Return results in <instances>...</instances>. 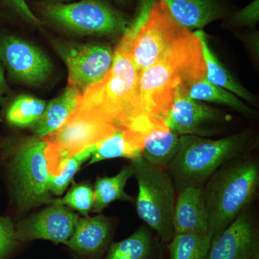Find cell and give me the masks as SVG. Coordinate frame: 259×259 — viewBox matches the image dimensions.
Segmentation results:
<instances>
[{
	"label": "cell",
	"instance_id": "1",
	"mask_svg": "<svg viewBox=\"0 0 259 259\" xmlns=\"http://www.w3.org/2000/svg\"><path fill=\"white\" fill-rule=\"evenodd\" d=\"M206 76L202 45L195 32L188 30L160 58L140 72L139 99L143 115L164 121L179 87L189 88Z\"/></svg>",
	"mask_w": 259,
	"mask_h": 259
},
{
	"label": "cell",
	"instance_id": "2",
	"mask_svg": "<svg viewBox=\"0 0 259 259\" xmlns=\"http://www.w3.org/2000/svg\"><path fill=\"white\" fill-rule=\"evenodd\" d=\"M139 74L127 51L118 45L111 69L101 81L81 95L78 107L100 114L117 128L146 134L163 122H154L143 115L138 89Z\"/></svg>",
	"mask_w": 259,
	"mask_h": 259
},
{
	"label": "cell",
	"instance_id": "3",
	"mask_svg": "<svg viewBox=\"0 0 259 259\" xmlns=\"http://www.w3.org/2000/svg\"><path fill=\"white\" fill-rule=\"evenodd\" d=\"M258 186V161L247 154L227 162L213 174L203 186L212 241L250 207Z\"/></svg>",
	"mask_w": 259,
	"mask_h": 259
},
{
	"label": "cell",
	"instance_id": "4",
	"mask_svg": "<svg viewBox=\"0 0 259 259\" xmlns=\"http://www.w3.org/2000/svg\"><path fill=\"white\" fill-rule=\"evenodd\" d=\"M250 132L218 140L197 136H180V148L166 170L177 192L187 187H203L227 162L247 154L255 147Z\"/></svg>",
	"mask_w": 259,
	"mask_h": 259
},
{
	"label": "cell",
	"instance_id": "5",
	"mask_svg": "<svg viewBox=\"0 0 259 259\" xmlns=\"http://www.w3.org/2000/svg\"><path fill=\"white\" fill-rule=\"evenodd\" d=\"M46 148L44 139L35 136L3 145L10 197L19 214L52 201Z\"/></svg>",
	"mask_w": 259,
	"mask_h": 259
},
{
	"label": "cell",
	"instance_id": "6",
	"mask_svg": "<svg viewBox=\"0 0 259 259\" xmlns=\"http://www.w3.org/2000/svg\"><path fill=\"white\" fill-rule=\"evenodd\" d=\"M37 11L42 24L77 36L122 37L133 20L110 0H78L69 3L40 2Z\"/></svg>",
	"mask_w": 259,
	"mask_h": 259
},
{
	"label": "cell",
	"instance_id": "7",
	"mask_svg": "<svg viewBox=\"0 0 259 259\" xmlns=\"http://www.w3.org/2000/svg\"><path fill=\"white\" fill-rule=\"evenodd\" d=\"M139 186L136 200L138 215L158 239L168 243L175 235L173 217L176 202V188L164 168L154 166L142 156L131 160Z\"/></svg>",
	"mask_w": 259,
	"mask_h": 259
},
{
	"label": "cell",
	"instance_id": "8",
	"mask_svg": "<svg viewBox=\"0 0 259 259\" xmlns=\"http://www.w3.org/2000/svg\"><path fill=\"white\" fill-rule=\"evenodd\" d=\"M116 129L104 116L77 107L57 131L44 139L49 174L56 176L68 158L106 139Z\"/></svg>",
	"mask_w": 259,
	"mask_h": 259
},
{
	"label": "cell",
	"instance_id": "9",
	"mask_svg": "<svg viewBox=\"0 0 259 259\" xmlns=\"http://www.w3.org/2000/svg\"><path fill=\"white\" fill-rule=\"evenodd\" d=\"M188 30L177 23L166 6L156 0L144 22L126 32L119 46L127 51L141 72L157 62Z\"/></svg>",
	"mask_w": 259,
	"mask_h": 259
},
{
	"label": "cell",
	"instance_id": "10",
	"mask_svg": "<svg viewBox=\"0 0 259 259\" xmlns=\"http://www.w3.org/2000/svg\"><path fill=\"white\" fill-rule=\"evenodd\" d=\"M52 47L67 67L69 85L81 94L101 81L113 64L114 51L107 44L53 39Z\"/></svg>",
	"mask_w": 259,
	"mask_h": 259
},
{
	"label": "cell",
	"instance_id": "11",
	"mask_svg": "<svg viewBox=\"0 0 259 259\" xmlns=\"http://www.w3.org/2000/svg\"><path fill=\"white\" fill-rule=\"evenodd\" d=\"M0 63L10 79L30 86L45 82L54 70L50 58L40 48L6 32L0 33Z\"/></svg>",
	"mask_w": 259,
	"mask_h": 259
},
{
	"label": "cell",
	"instance_id": "12",
	"mask_svg": "<svg viewBox=\"0 0 259 259\" xmlns=\"http://www.w3.org/2000/svg\"><path fill=\"white\" fill-rule=\"evenodd\" d=\"M225 121H227V116L224 112L191 98L188 88L185 86L177 88L165 118L168 128L180 136L206 138L215 134L218 127Z\"/></svg>",
	"mask_w": 259,
	"mask_h": 259
},
{
	"label": "cell",
	"instance_id": "13",
	"mask_svg": "<svg viewBox=\"0 0 259 259\" xmlns=\"http://www.w3.org/2000/svg\"><path fill=\"white\" fill-rule=\"evenodd\" d=\"M79 217L66 206L51 203L15 225V236L20 243L45 240L65 245L72 236Z\"/></svg>",
	"mask_w": 259,
	"mask_h": 259
},
{
	"label": "cell",
	"instance_id": "14",
	"mask_svg": "<svg viewBox=\"0 0 259 259\" xmlns=\"http://www.w3.org/2000/svg\"><path fill=\"white\" fill-rule=\"evenodd\" d=\"M258 253V228L248 207L212 241L207 259H253Z\"/></svg>",
	"mask_w": 259,
	"mask_h": 259
},
{
	"label": "cell",
	"instance_id": "15",
	"mask_svg": "<svg viewBox=\"0 0 259 259\" xmlns=\"http://www.w3.org/2000/svg\"><path fill=\"white\" fill-rule=\"evenodd\" d=\"M112 227L108 218L102 214L95 217H79L72 236L66 246L76 256L83 259H101L112 243Z\"/></svg>",
	"mask_w": 259,
	"mask_h": 259
},
{
	"label": "cell",
	"instance_id": "16",
	"mask_svg": "<svg viewBox=\"0 0 259 259\" xmlns=\"http://www.w3.org/2000/svg\"><path fill=\"white\" fill-rule=\"evenodd\" d=\"M177 23L192 30L226 18L236 10L230 0H158Z\"/></svg>",
	"mask_w": 259,
	"mask_h": 259
},
{
	"label": "cell",
	"instance_id": "17",
	"mask_svg": "<svg viewBox=\"0 0 259 259\" xmlns=\"http://www.w3.org/2000/svg\"><path fill=\"white\" fill-rule=\"evenodd\" d=\"M175 234L209 236V218L203 187H187L179 192L173 217Z\"/></svg>",
	"mask_w": 259,
	"mask_h": 259
},
{
	"label": "cell",
	"instance_id": "18",
	"mask_svg": "<svg viewBox=\"0 0 259 259\" xmlns=\"http://www.w3.org/2000/svg\"><path fill=\"white\" fill-rule=\"evenodd\" d=\"M81 95L78 89L68 85L59 96L47 104L40 120L32 127L34 136L45 139L57 131L76 110Z\"/></svg>",
	"mask_w": 259,
	"mask_h": 259
},
{
	"label": "cell",
	"instance_id": "19",
	"mask_svg": "<svg viewBox=\"0 0 259 259\" xmlns=\"http://www.w3.org/2000/svg\"><path fill=\"white\" fill-rule=\"evenodd\" d=\"M144 136L131 130L117 128L111 136L95 144L88 165L110 158L134 159L141 156Z\"/></svg>",
	"mask_w": 259,
	"mask_h": 259
},
{
	"label": "cell",
	"instance_id": "20",
	"mask_svg": "<svg viewBox=\"0 0 259 259\" xmlns=\"http://www.w3.org/2000/svg\"><path fill=\"white\" fill-rule=\"evenodd\" d=\"M180 138L166 125L153 127L145 134L141 156L151 164L166 168L180 148Z\"/></svg>",
	"mask_w": 259,
	"mask_h": 259
},
{
	"label": "cell",
	"instance_id": "21",
	"mask_svg": "<svg viewBox=\"0 0 259 259\" xmlns=\"http://www.w3.org/2000/svg\"><path fill=\"white\" fill-rule=\"evenodd\" d=\"M157 250V241L147 226L139 229L125 239L112 243L105 259H153Z\"/></svg>",
	"mask_w": 259,
	"mask_h": 259
},
{
	"label": "cell",
	"instance_id": "22",
	"mask_svg": "<svg viewBox=\"0 0 259 259\" xmlns=\"http://www.w3.org/2000/svg\"><path fill=\"white\" fill-rule=\"evenodd\" d=\"M194 32L199 37L202 45L207 79L213 84L221 87L250 103H253L254 99L252 95L232 76L231 73L211 50L207 42V35L203 30H197Z\"/></svg>",
	"mask_w": 259,
	"mask_h": 259
},
{
	"label": "cell",
	"instance_id": "23",
	"mask_svg": "<svg viewBox=\"0 0 259 259\" xmlns=\"http://www.w3.org/2000/svg\"><path fill=\"white\" fill-rule=\"evenodd\" d=\"M134 175V168L130 164L122 167L115 176L97 179L93 189L95 204L93 212L101 213L104 209L117 200L134 202V199L125 191L127 181Z\"/></svg>",
	"mask_w": 259,
	"mask_h": 259
},
{
	"label": "cell",
	"instance_id": "24",
	"mask_svg": "<svg viewBox=\"0 0 259 259\" xmlns=\"http://www.w3.org/2000/svg\"><path fill=\"white\" fill-rule=\"evenodd\" d=\"M47 105V102L37 97L19 95L10 102H5L3 115L10 125L21 128L33 127L41 117Z\"/></svg>",
	"mask_w": 259,
	"mask_h": 259
},
{
	"label": "cell",
	"instance_id": "25",
	"mask_svg": "<svg viewBox=\"0 0 259 259\" xmlns=\"http://www.w3.org/2000/svg\"><path fill=\"white\" fill-rule=\"evenodd\" d=\"M191 98L199 102H212L231 107L237 112L247 116L253 115V111L234 94L209 82L206 76L188 88Z\"/></svg>",
	"mask_w": 259,
	"mask_h": 259
},
{
	"label": "cell",
	"instance_id": "26",
	"mask_svg": "<svg viewBox=\"0 0 259 259\" xmlns=\"http://www.w3.org/2000/svg\"><path fill=\"white\" fill-rule=\"evenodd\" d=\"M211 240L209 236L175 234L168 242V259H207Z\"/></svg>",
	"mask_w": 259,
	"mask_h": 259
},
{
	"label": "cell",
	"instance_id": "27",
	"mask_svg": "<svg viewBox=\"0 0 259 259\" xmlns=\"http://www.w3.org/2000/svg\"><path fill=\"white\" fill-rule=\"evenodd\" d=\"M95 148V144L68 158L56 176L49 174V188L52 195L60 197L64 193L83 163L90 159Z\"/></svg>",
	"mask_w": 259,
	"mask_h": 259
},
{
	"label": "cell",
	"instance_id": "28",
	"mask_svg": "<svg viewBox=\"0 0 259 259\" xmlns=\"http://www.w3.org/2000/svg\"><path fill=\"white\" fill-rule=\"evenodd\" d=\"M51 203H56L66 206L83 217L89 216L93 212L95 199L94 190L88 184L75 183L72 182L71 188L61 198L53 199Z\"/></svg>",
	"mask_w": 259,
	"mask_h": 259
},
{
	"label": "cell",
	"instance_id": "29",
	"mask_svg": "<svg viewBox=\"0 0 259 259\" xmlns=\"http://www.w3.org/2000/svg\"><path fill=\"white\" fill-rule=\"evenodd\" d=\"M0 16L18 20L33 28H40L44 25L25 0H0Z\"/></svg>",
	"mask_w": 259,
	"mask_h": 259
},
{
	"label": "cell",
	"instance_id": "30",
	"mask_svg": "<svg viewBox=\"0 0 259 259\" xmlns=\"http://www.w3.org/2000/svg\"><path fill=\"white\" fill-rule=\"evenodd\" d=\"M224 20L225 26L230 28H254L259 21V0H253L242 9L234 10Z\"/></svg>",
	"mask_w": 259,
	"mask_h": 259
},
{
	"label": "cell",
	"instance_id": "31",
	"mask_svg": "<svg viewBox=\"0 0 259 259\" xmlns=\"http://www.w3.org/2000/svg\"><path fill=\"white\" fill-rule=\"evenodd\" d=\"M20 243L15 236V224L8 216L0 217V259H10Z\"/></svg>",
	"mask_w": 259,
	"mask_h": 259
},
{
	"label": "cell",
	"instance_id": "32",
	"mask_svg": "<svg viewBox=\"0 0 259 259\" xmlns=\"http://www.w3.org/2000/svg\"><path fill=\"white\" fill-rule=\"evenodd\" d=\"M10 93V90L5 77L4 68L0 63V106H3L5 102L9 100Z\"/></svg>",
	"mask_w": 259,
	"mask_h": 259
},
{
	"label": "cell",
	"instance_id": "33",
	"mask_svg": "<svg viewBox=\"0 0 259 259\" xmlns=\"http://www.w3.org/2000/svg\"><path fill=\"white\" fill-rule=\"evenodd\" d=\"M117 5L124 8H127L134 3V0H114Z\"/></svg>",
	"mask_w": 259,
	"mask_h": 259
},
{
	"label": "cell",
	"instance_id": "34",
	"mask_svg": "<svg viewBox=\"0 0 259 259\" xmlns=\"http://www.w3.org/2000/svg\"><path fill=\"white\" fill-rule=\"evenodd\" d=\"M78 0H39V2L45 3H69Z\"/></svg>",
	"mask_w": 259,
	"mask_h": 259
},
{
	"label": "cell",
	"instance_id": "35",
	"mask_svg": "<svg viewBox=\"0 0 259 259\" xmlns=\"http://www.w3.org/2000/svg\"><path fill=\"white\" fill-rule=\"evenodd\" d=\"M253 259H259V253H258L257 255H255V256L254 258H253Z\"/></svg>",
	"mask_w": 259,
	"mask_h": 259
},
{
	"label": "cell",
	"instance_id": "36",
	"mask_svg": "<svg viewBox=\"0 0 259 259\" xmlns=\"http://www.w3.org/2000/svg\"><path fill=\"white\" fill-rule=\"evenodd\" d=\"M0 148H1V144H0Z\"/></svg>",
	"mask_w": 259,
	"mask_h": 259
}]
</instances>
